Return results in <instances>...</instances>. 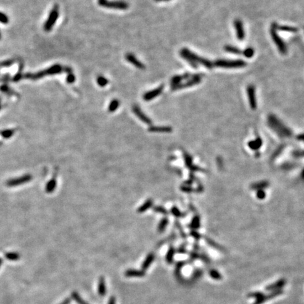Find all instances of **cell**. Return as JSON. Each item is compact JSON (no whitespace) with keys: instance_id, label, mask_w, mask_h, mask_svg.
<instances>
[{"instance_id":"obj_26","label":"cell","mask_w":304,"mask_h":304,"mask_svg":"<svg viewBox=\"0 0 304 304\" xmlns=\"http://www.w3.org/2000/svg\"><path fill=\"white\" fill-rule=\"evenodd\" d=\"M184 80L183 75V76H175L173 77V78L171 79V86L173 87L177 85V84H180L182 80Z\"/></svg>"},{"instance_id":"obj_19","label":"cell","mask_w":304,"mask_h":304,"mask_svg":"<svg viewBox=\"0 0 304 304\" xmlns=\"http://www.w3.org/2000/svg\"><path fill=\"white\" fill-rule=\"evenodd\" d=\"M273 26L275 27L277 31H285V32H297L298 29L295 28V27H291V26H278L277 24L273 23Z\"/></svg>"},{"instance_id":"obj_8","label":"cell","mask_w":304,"mask_h":304,"mask_svg":"<svg viewBox=\"0 0 304 304\" xmlns=\"http://www.w3.org/2000/svg\"><path fill=\"white\" fill-rule=\"evenodd\" d=\"M246 93L249 98V105H250L251 109L255 110L257 107V102H256V89L253 85H249L246 88Z\"/></svg>"},{"instance_id":"obj_33","label":"cell","mask_w":304,"mask_h":304,"mask_svg":"<svg viewBox=\"0 0 304 304\" xmlns=\"http://www.w3.org/2000/svg\"><path fill=\"white\" fill-rule=\"evenodd\" d=\"M66 81L67 83H68L70 84L73 83L74 82L76 81V76H75V75L73 73H68L66 78Z\"/></svg>"},{"instance_id":"obj_2","label":"cell","mask_w":304,"mask_h":304,"mask_svg":"<svg viewBox=\"0 0 304 304\" xmlns=\"http://www.w3.org/2000/svg\"><path fill=\"white\" fill-rule=\"evenodd\" d=\"M268 124L277 133L282 137H287L291 134V132L279 121L277 118L273 115L268 117Z\"/></svg>"},{"instance_id":"obj_27","label":"cell","mask_w":304,"mask_h":304,"mask_svg":"<svg viewBox=\"0 0 304 304\" xmlns=\"http://www.w3.org/2000/svg\"><path fill=\"white\" fill-rule=\"evenodd\" d=\"M56 185V181L55 179H52L49 182L47 186V192H52L54 189H55Z\"/></svg>"},{"instance_id":"obj_14","label":"cell","mask_w":304,"mask_h":304,"mask_svg":"<svg viewBox=\"0 0 304 304\" xmlns=\"http://www.w3.org/2000/svg\"><path fill=\"white\" fill-rule=\"evenodd\" d=\"M125 275L128 277H142L145 275V272L143 270H134V269H129L127 270L125 272Z\"/></svg>"},{"instance_id":"obj_5","label":"cell","mask_w":304,"mask_h":304,"mask_svg":"<svg viewBox=\"0 0 304 304\" xmlns=\"http://www.w3.org/2000/svg\"><path fill=\"white\" fill-rule=\"evenodd\" d=\"M201 78H202V76L201 74H194L191 75V78H189V80H187V82L184 83H180L179 84H177L175 86L172 87V90L175 91L178 90V89H183V88H187L189 87H192L195 84H197L199 83H201Z\"/></svg>"},{"instance_id":"obj_7","label":"cell","mask_w":304,"mask_h":304,"mask_svg":"<svg viewBox=\"0 0 304 304\" xmlns=\"http://www.w3.org/2000/svg\"><path fill=\"white\" fill-rule=\"evenodd\" d=\"M59 15V6L57 5H55L53 9H52L51 11L49 14V18L47 19V21H46V23L44 24V29L45 31H50L52 27L54 26V25L55 24V22L56 21V20L58 19Z\"/></svg>"},{"instance_id":"obj_25","label":"cell","mask_w":304,"mask_h":304,"mask_svg":"<svg viewBox=\"0 0 304 304\" xmlns=\"http://www.w3.org/2000/svg\"><path fill=\"white\" fill-rule=\"evenodd\" d=\"M120 106V101L117 99H113L109 106V112H114Z\"/></svg>"},{"instance_id":"obj_18","label":"cell","mask_w":304,"mask_h":304,"mask_svg":"<svg viewBox=\"0 0 304 304\" xmlns=\"http://www.w3.org/2000/svg\"><path fill=\"white\" fill-rule=\"evenodd\" d=\"M98 293L99 296H104L106 294L105 280H104L103 277H101L100 279H99V285H98Z\"/></svg>"},{"instance_id":"obj_30","label":"cell","mask_w":304,"mask_h":304,"mask_svg":"<svg viewBox=\"0 0 304 304\" xmlns=\"http://www.w3.org/2000/svg\"><path fill=\"white\" fill-rule=\"evenodd\" d=\"M209 274H210V276L211 277L214 279V280H219L222 279V276L220 275V273L218 272L216 270H211L210 272H209Z\"/></svg>"},{"instance_id":"obj_32","label":"cell","mask_w":304,"mask_h":304,"mask_svg":"<svg viewBox=\"0 0 304 304\" xmlns=\"http://www.w3.org/2000/svg\"><path fill=\"white\" fill-rule=\"evenodd\" d=\"M171 213L174 216L177 217V218H180V217H182L183 216L180 211V210H179L177 207H175V206H173V207L171 208Z\"/></svg>"},{"instance_id":"obj_41","label":"cell","mask_w":304,"mask_h":304,"mask_svg":"<svg viewBox=\"0 0 304 304\" xmlns=\"http://www.w3.org/2000/svg\"><path fill=\"white\" fill-rule=\"evenodd\" d=\"M1 263H2V260L1 258H0V266H1Z\"/></svg>"},{"instance_id":"obj_15","label":"cell","mask_w":304,"mask_h":304,"mask_svg":"<svg viewBox=\"0 0 304 304\" xmlns=\"http://www.w3.org/2000/svg\"><path fill=\"white\" fill-rule=\"evenodd\" d=\"M173 129L168 126H151L149 131L151 133H171Z\"/></svg>"},{"instance_id":"obj_20","label":"cell","mask_w":304,"mask_h":304,"mask_svg":"<svg viewBox=\"0 0 304 304\" xmlns=\"http://www.w3.org/2000/svg\"><path fill=\"white\" fill-rule=\"evenodd\" d=\"M152 205H153V200H152V199H149L142 204V205L141 206H139L138 209V213L145 212L146 211H147L148 209H149L151 207Z\"/></svg>"},{"instance_id":"obj_17","label":"cell","mask_w":304,"mask_h":304,"mask_svg":"<svg viewBox=\"0 0 304 304\" xmlns=\"http://www.w3.org/2000/svg\"><path fill=\"white\" fill-rule=\"evenodd\" d=\"M154 258H155V256H154V253H150L146 256V258L142 263V268L144 271L147 270L149 266L151 265V264L154 262Z\"/></svg>"},{"instance_id":"obj_39","label":"cell","mask_w":304,"mask_h":304,"mask_svg":"<svg viewBox=\"0 0 304 304\" xmlns=\"http://www.w3.org/2000/svg\"><path fill=\"white\" fill-rule=\"evenodd\" d=\"M156 1H158V2H161V1H168V0H156Z\"/></svg>"},{"instance_id":"obj_29","label":"cell","mask_w":304,"mask_h":304,"mask_svg":"<svg viewBox=\"0 0 304 304\" xmlns=\"http://www.w3.org/2000/svg\"><path fill=\"white\" fill-rule=\"evenodd\" d=\"M97 83H98V84L100 87H105L106 85H107V84L109 83L108 80H107L106 78H104V76H99L98 78H97Z\"/></svg>"},{"instance_id":"obj_4","label":"cell","mask_w":304,"mask_h":304,"mask_svg":"<svg viewBox=\"0 0 304 304\" xmlns=\"http://www.w3.org/2000/svg\"><path fill=\"white\" fill-rule=\"evenodd\" d=\"M270 35L272 37L273 42H275L277 47L279 49V51L281 54H285L287 52V47L286 46L285 42L282 40L277 33V31L275 29V27L272 26V28L270 29Z\"/></svg>"},{"instance_id":"obj_1","label":"cell","mask_w":304,"mask_h":304,"mask_svg":"<svg viewBox=\"0 0 304 304\" xmlns=\"http://www.w3.org/2000/svg\"><path fill=\"white\" fill-rule=\"evenodd\" d=\"M180 54L181 57H183L184 60L187 61L194 68H197L199 64L203 65V66H205L208 69L213 68V67L214 66L212 62L208 60V59L202 58V57L196 55V54L189 51L188 49H183L180 51Z\"/></svg>"},{"instance_id":"obj_12","label":"cell","mask_w":304,"mask_h":304,"mask_svg":"<svg viewBox=\"0 0 304 304\" xmlns=\"http://www.w3.org/2000/svg\"><path fill=\"white\" fill-rule=\"evenodd\" d=\"M133 111L134 113V114H135V115L139 118V120H141L143 122V123L147 124V125H151V123H152L151 121L150 120V119H149V118L147 116H146L145 114L143 113L141 109H139V106H133Z\"/></svg>"},{"instance_id":"obj_40","label":"cell","mask_w":304,"mask_h":304,"mask_svg":"<svg viewBox=\"0 0 304 304\" xmlns=\"http://www.w3.org/2000/svg\"><path fill=\"white\" fill-rule=\"evenodd\" d=\"M301 138V139H303V140H304V135H302V136H301V138Z\"/></svg>"},{"instance_id":"obj_9","label":"cell","mask_w":304,"mask_h":304,"mask_svg":"<svg viewBox=\"0 0 304 304\" xmlns=\"http://www.w3.org/2000/svg\"><path fill=\"white\" fill-rule=\"evenodd\" d=\"M99 4L102 6L111 9H126L128 8V4L125 2H107L106 0H104L103 2H99Z\"/></svg>"},{"instance_id":"obj_31","label":"cell","mask_w":304,"mask_h":304,"mask_svg":"<svg viewBox=\"0 0 304 304\" xmlns=\"http://www.w3.org/2000/svg\"><path fill=\"white\" fill-rule=\"evenodd\" d=\"M153 210L155 211L156 213H161L163 214V215H167V214H168V211H167L166 209L161 206H154L153 208Z\"/></svg>"},{"instance_id":"obj_11","label":"cell","mask_w":304,"mask_h":304,"mask_svg":"<svg viewBox=\"0 0 304 304\" xmlns=\"http://www.w3.org/2000/svg\"><path fill=\"white\" fill-rule=\"evenodd\" d=\"M163 88H164V85H161L160 87H158V88L154 89V90L146 92V93L144 94L143 97L145 101H150L151 99L156 98V97L159 96L162 93V92L163 90Z\"/></svg>"},{"instance_id":"obj_24","label":"cell","mask_w":304,"mask_h":304,"mask_svg":"<svg viewBox=\"0 0 304 304\" xmlns=\"http://www.w3.org/2000/svg\"><path fill=\"white\" fill-rule=\"evenodd\" d=\"M71 296H72V298H73V300L76 301V302L78 303V304H88L83 299V298L81 297L78 294V293L76 292V291H73V292L72 293Z\"/></svg>"},{"instance_id":"obj_21","label":"cell","mask_w":304,"mask_h":304,"mask_svg":"<svg viewBox=\"0 0 304 304\" xmlns=\"http://www.w3.org/2000/svg\"><path fill=\"white\" fill-rule=\"evenodd\" d=\"M175 255V249L173 246H170V249H168V252L166 254V261L168 263H171L173 261V257Z\"/></svg>"},{"instance_id":"obj_36","label":"cell","mask_w":304,"mask_h":304,"mask_svg":"<svg viewBox=\"0 0 304 304\" xmlns=\"http://www.w3.org/2000/svg\"><path fill=\"white\" fill-rule=\"evenodd\" d=\"M191 227L193 228H196L199 227V218H194V220L191 223Z\"/></svg>"},{"instance_id":"obj_38","label":"cell","mask_w":304,"mask_h":304,"mask_svg":"<svg viewBox=\"0 0 304 304\" xmlns=\"http://www.w3.org/2000/svg\"><path fill=\"white\" fill-rule=\"evenodd\" d=\"M71 301V298H66V299H65L63 302H61L60 304H70Z\"/></svg>"},{"instance_id":"obj_28","label":"cell","mask_w":304,"mask_h":304,"mask_svg":"<svg viewBox=\"0 0 304 304\" xmlns=\"http://www.w3.org/2000/svg\"><path fill=\"white\" fill-rule=\"evenodd\" d=\"M254 53H255L254 49L251 47H248L242 51V54L246 58H251L254 55Z\"/></svg>"},{"instance_id":"obj_22","label":"cell","mask_w":304,"mask_h":304,"mask_svg":"<svg viewBox=\"0 0 304 304\" xmlns=\"http://www.w3.org/2000/svg\"><path fill=\"white\" fill-rule=\"evenodd\" d=\"M225 50L229 53L235 54H242V51H241L240 49L236 48V47L231 45H227L225 47Z\"/></svg>"},{"instance_id":"obj_3","label":"cell","mask_w":304,"mask_h":304,"mask_svg":"<svg viewBox=\"0 0 304 304\" xmlns=\"http://www.w3.org/2000/svg\"><path fill=\"white\" fill-rule=\"evenodd\" d=\"M213 66L218 68H240L246 66V61L243 60H217L214 62Z\"/></svg>"},{"instance_id":"obj_23","label":"cell","mask_w":304,"mask_h":304,"mask_svg":"<svg viewBox=\"0 0 304 304\" xmlns=\"http://www.w3.org/2000/svg\"><path fill=\"white\" fill-rule=\"evenodd\" d=\"M168 224V220L167 218H163L162 220L160 221V223L158 224V231L159 232L161 233L165 230V229L166 228L167 225Z\"/></svg>"},{"instance_id":"obj_6","label":"cell","mask_w":304,"mask_h":304,"mask_svg":"<svg viewBox=\"0 0 304 304\" xmlns=\"http://www.w3.org/2000/svg\"><path fill=\"white\" fill-rule=\"evenodd\" d=\"M62 71H63V68H62V66H60V65H59V64H56V65H54V66H53L50 67V68H49L48 69L44 70V71H42L41 72H39V73H37L35 75H28V77L30 78L36 80V79L42 78V77H44V76H49V75L58 74L59 73H61Z\"/></svg>"},{"instance_id":"obj_10","label":"cell","mask_w":304,"mask_h":304,"mask_svg":"<svg viewBox=\"0 0 304 304\" xmlns=\"http://www.w3.org/2000/svg\"><path fill=\"white\" fill-rule=\"evenodd\" d=\"M234 26H235L236 33V35L239 40L240 41L244 40V37H245V32H244L242 22H241L240 20L236 19L235 21H234Z\"/></svg>"},{"instance_id":"obj_16","label":"cell","mask_w":304,"mask_h":304,"mask_svg":"<svg viewBox=\"0 0 304 304\" xmlns=\"http://www.w3.org/2000/svg\"><path fill=\"white\" fill-rule=\"evenodd\" d=\"M285 285H286V280H283V279H281V280H278L277 281H276V282L272 284V285H268V286H266L265 290H267V291H276V290H280V289L282 288L283 286H285Z\"/></svg>"},{"instance_id":"obj_13","label":"cell","mask_w":304,"mask_h":304,"mask_svg":"<svg viewBox=\"0 0 304 304\" xmlns=\"http://www.w3.org/2000/svg\"><path fill=\"white\" fill-rule=\"evenodd\" d=\"M126 60L128 61L129 63L134 65V66H136L137 68L139 69H144L145 68V66L142 63V62L139 61L138 59L134 56L133 54H127L125 56Z\"/></svg>"},{"instance_id":"obj_42","label":"cell","mask_w":304,"mask_h":304,"mask_svg":"<svg viewBox=\"0 0 304 304\" xmlns=\"http://www.w3.org/2000/svg\"><path fill=\"white\" fill-rule=\"evenodd\" d=\"M0 37H1V32H0Z\"/></svg>"},{"instance_id":"obj_37","label":"cell","mask_w":304,"mask_h":304,"mask_svg":"<svg viewBox=\"0 0 304 304\" xmlns=\"http://www.w3.org/2000/svg\"><path fill=\"white\" fill-rule=\"evenodd\" d=\"M108 304H116V298L114 297V296H111V297L109 298Z\"/></svg>"},{"instance_id":"obj_34","label":"cell","mask_w":304,"mask_h":304,"mask_svg":"<svg viewBox=\"0 0 304 304\" xmlns=\"http://www.w3.org/2000/svg\"><path fill=\"white\" fill-rule=\"evenodd\" d=\"M0 22L4 24L8 23L9 22V19L7 18V16L3 13H1V12H0Z\"/></svg>"},{"instance_id":"obj_35","label":"cell","mask_w":304,"mask_h":304,"mask_svg":"<svg viewBox=\"0 0 304 304\" xmlns=\"http://www.w3.org/2000/svg\"><path fill=\"white\" fill-rule=\"evenodd\" d=\"M6 257L8 258L9 260L14 261V260H18L19 258V256L17 253H9L7 254Z\"/></svg>"}]
</instances>
